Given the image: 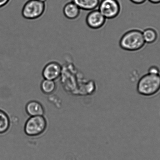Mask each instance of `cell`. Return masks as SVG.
Segmentation results:
<instances>
[{"instance_id": "cell-1", "label": "cell", "mask_w": 160, "mask_h": 160, "mask_svg": "<svg viewBox=\"0 0 160 160\" xmlns=\"http://www.w3.org/2000/svg\"><path fill=\"white\" fill-rule=\"evenodd\" d=\"M146 44L142 30L139 29H132L127 31L119 41V46L121 49L130 52L141 50L145 47Z\"/></svg>"}, {"instance_id": "cell-2", "label": "cell", "mask_w": 160, "mask_h": 160, "mask_svg": "<svg viewBox=\"0 0 160 160\" xmlns=\"http://www.w3.org/2000/svg\"><path fill=\"white\" fill-rule=\"evenodd\" d=\"M137 91L145 97H153L158 94L160 92V73L148 72L142 76L138 80Z\"/></svg>"}, {"instance_id": "cell-3", "label": "cell", "mask_w": 160, "mask_h": 160, "mask_svg": "<svg viewBox=\"0 0 160 160\" xmlns=\"http://www.w3.org/2000/svg\"><path fill=\"white\" fill-rule=\"evenodd\" d=\"M48 127L47 119L44 116L29 117L25 124L24 132L31 137H37L43 134Z\"/></svg>"}, {"instance_id": "cell-4", "label": "cell", "mask_w": 160, "mask_h": 160, "mask_svg": "<svg viewBox=\"0 0 160 160\" xmlns=\"http://www.w3.org/2000/svg\"><path fill=\"white\" fill-rule=\"evenodd\" d=\"M46 9V2L37 0H28L23 6L22 15L27 20L38 19L44 15Z\"/></svg>"}, {"instance_id": "cell-5", "label": "cell", "mask_w": 160, "mask_h": 160, "mask_svg": "<svg viewBox=\"0 0 160 160\" xmlns=\"http://www.w3.org/2000/svg\"><path fill=\"white\" fill-rule=\"evenodd\" d=\"M98 9L107 19H113L122 13V6L120 0H100Z\"/></svg>"}, {"instance_id": "cell-6", "label": "cell", "mask_w": 160, "mask_h": 160, "mask_svg": "<svg viewBox=\"0 0 160 160\" xmlns=\"http://www.w3.org/2000/svg\"><path fill=\"white\" fill-rule=\"evenodd\" d=\"M107 19L98 9L91 11L87 15L85 22L88 27L94 30L103 28Z\"/></svg>"}, {"instance_id": "cell-7", "label": "cell", "mask_w": 160, "mask_h": 160, "mask_svg": "<svg viewBox=\"0 0 160 160\" xmlns=\"http://www.w3.org/2000/svg\"><path fill=\"white\" fill-rule=\"evenodd\" d=\"M62 66L58 62L51 61L47 63L42 71L43 79L55 81L61 76Z\"/></svg>"}, {"instance_id": "cell-8", "label": "cell", "mask_w": 160, "mask_h": 160, "mask_svg": "<svg viewBox=\"0 0 160 160\" xmlns=\"http://www.w3.org/2000/svg\"><path fill=\"white\" fill-rule=\"evenodd\" d=\"M25 111L29 117L44 116L45 110L42 104L36 100L28 102L25 106Z\"/></svg>"}, {"instance_id": "cell-9", "label": "cell", "mask_w": 160, "mask_h": 160, "mask_svg": "<svg viewBox=\"0 0 160 160\" xmlns=\"http://www.w3.org/2000/svg\"><path fill=\"white\" fill-rule=\"evenodd\" d=\"M82 10L72 1L68 2L65 4L63 8V13L67 19L74 21L80 18Z\"/></svg>"}, {"instance_id": "cell-10", "label": "cell", "mask_w": 160, "mask_h": 160, "mask_svg": "<svg viewBox=\"0 0 160 160\" xmlns=\"http://www.w3.org/2000/svg\"><path fill=\"white\" fill-rule=\"evenodd\" d=\"M82 10L91 11L97 9L100 0H71Z\"/></svg>"}, {"instance_id": "cell-11", "label": "cell", "mask_w": 160, "mask_h": 160, "mask_svg": "<svg viewBox=\"0 0 160 160\" xmlns=\"http://www.w3.org/2000/svg\"><path fill=\"white\" fill-rule=\"evenodd\" d=\"M143 37L146 44H153L158 40V31L152 27H148L142 30Z\"/></svg>"}, {"instance_id": "cell-12", "label": "cell", "mask_w": 160, "mask_h": 160, "mask_svg": "<svg viewBox=\"0 0 160 160\" xmlns=\"http://www.w3.org/2000/svg\"><path fill=\"white\" fill-rule=\"evenodd\" d=\"M11 122L8 115L0 109V135L5 134L10 130Z\"/></svg>"}, {"instance_id": "cell-13", "label": "cell", "mask_w": 160, "mask_h": 160, "mask_svg": "<svg viewBox=\"0 0 160 160\" xmlns=\"http://www.w3.org/2000/svg\"><path fill=\"white\" fill-rule=\"evenodd\" d=\"M57 85L53 80L43 79L40 83V89L45 94L49 95L53 93L56 90Z\"/></svg>"}, {"instance_id": "cell-14", "label": "cell", "mask_w": 160, "mask_h": 160, "mask_svg": "<svg viewBox=\"0 0 160 160\" xmlns=\"http://www.w3.org/2000/svg\"><path fill=\"white\" fill-rule=\"evenodd\" d=\"M148 72L152 73L158 74L160 73V70L158 67L153 66H151L149 68Z\"/></svg>"}, {"instance_id": "cell-15", "label": "cell", "mask_w": 160, "mask_h": 160, "mask_svg": "<svg viewBox=\"0 0 160 160\" xmlns=\"http://www.w3.org/2000/svg\"><path fill=\"white\" fill-rule=\"evenodd\" d=\"M129 1L132 3L136 5H141L145 3L147 0H129Z\"/></svg>"}, {"instance_id": "cell-16", "label": "cell", "mask_w": 160, "mask_h": 160, "mask_svg": "<svg viewBox=\"0 0 160 160\" xmlns=\"http://www.w3.org/2000/svg\"><path fill=\"white\" fill-rule=\"evenodd\" d=\"M11 0H0V8L5 7L10 2Z\"/></svg>"}, {"instance_id": "cell-17", "label": "cell", "mask_w": 160, "mask_h": 160, "mask_svg": "<svg viewBox=\"0 0 160 160\" xmlns=\"http://www.w3.org/2000/svg\"><path fill=\"white\" fill-rule=\"evenodd\" d=\"M147 1L154 4H160V0H147Z\"/></svg>"}, {"instance_id": "cell-18", "label": "cell", "mask_w": 160, "mask_h": 160, "mask_svg": "<svg viewBox=\"0 0 160 160\" xmlns=\"http://www.w3.org/2000/svg\"><path fill=\"white\" fill-rule=\"evenodd\" d=\"M37 1H40V2H46L47 0H37Z\"/></svg>"}]
</instances>
